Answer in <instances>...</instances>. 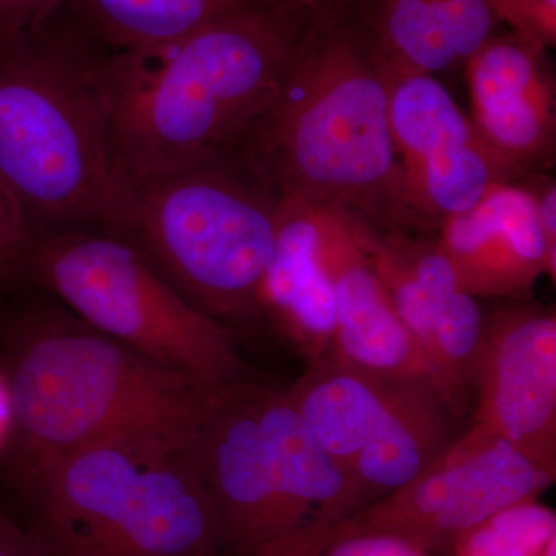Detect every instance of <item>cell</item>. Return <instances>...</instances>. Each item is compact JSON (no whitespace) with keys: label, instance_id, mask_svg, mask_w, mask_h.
I'll return each mask as SVG.
<instances>
[{"label":"cell","instance_id":"obj_11","mask_svg":"<svg viewBox=\"0 0 556 556\" xmlns=\"http://www.w3.org/2000/svg\"><path fill=\"white\" fill-rule=\"evenodd\" d=\"M477 422L556 478V317L507 308L484 320L475 367Z\"/></svg>","mask_w":556,"mask_h":556},{"label":"cell","instance_id":"obj_22","mask_svg":"<svg viewBox=\"0 0 556 556\" xmlns=\"http://www.w3.org/2000/svg\"><path fill=\"white\" fill-rule=\"evenodd\" d=\"M33 237L21 204L0 178V285L25 277Z\"/></svg>","mask_w":556,"mask_h":556},{"label":"cell","instance_id":"obj_24","mask_svg":"<svg viewBox=\"0 0 556 556\" xmlns=\"http://www.w3.org/2000/svg\"><path fill=\"white\" fill-rule=\"evenodd\" d=\"M61 5L62 0H0V42L36 30Z\"/></svg>","mask_w":556,"mask_h":556},{"label":"cell","instance_id":"obj_2","mask_svg":"<svg viewBox=\"0 0 556 556\" xmlns=\"http://www.w3.org/2000/svg\"><path fill=\"white\" fill-rule=\"evenodd\" d=\"M292 11L260 3L159 53L115 54L110 155L127 186L240 148L302 42Z\"/></svg>","mask_w":556,"mask_h":556},{"label":"cell","instance_id":"obj_14","mask_svg":"<svg viewBox=\"0 0 556 556\" xmlns=\"http://www.w3.org/2000/svg\"><path fill=\"white\" fill-rule=\"evenodd\" d=\"M254 405L266 464L298 538L291 556L316 555L364 503L288 391L255 387Z\"/></svg>","mask_w":556,"mask_h":556},{"label":"cell","instance_id":"obj_20","mask_svg":"<svg viewBox=\"0 0 556 556\" xmlns=\"http://www.w3.org/2000/svg\"><path fill=\"white\" fill-rule=\"evenodd\" d=\"M556 538V511L535 500L521 501L457 538L447 556H541Z\"/></svg>","mask_w":556,"mask_h":556},{"label":"cell","instance_id":"obj_8","mask_svg":"<svg viewBox=\"0 0 556 556\" xmlns=\"http://www.w3.org/2000/svg\"><path fill=\"white\" fill-rule=\"evenodd\" d=\"M287 391L364 508L413 481L455 439L453 415L426 378L375 375L329 353Z\"/></svg>","mask_w":556,"mask_h":556},{"label":"cell","instance_id":"obj_5","mask_svg":"<svg viewBox=\"0 0 556 556\" xmlns=\"http://www.w3.org/2000/svg\"><path fill=\"white\" fill-rule=\"evenodd\" d=\"M7 396L28 468L113 438L192 439L223 394L79 318H50L22 339Z\"/></svg>","mask_w":556,"mask_h":556},{"label":"cell","instance_id":"obj_25","mask_svg":"<svg viewBox=\"0 0 556 556\" xmlns=\"http://www.w3.org/2000/svg\"><path fill=\"white\" fill-rule=\"evenodd\" d=\"M504 13L529 38L551 42L555 38L556 0H500Z\"/></svg>","mask_w":556,"mask_h":556},{"label":"cell","instance_id":"obj_1","mask_svg":"<svg viewBox=\"0 0 556 556\" xmlns=\"http://www.w3.org/2000/svg\"><path fill=\"white\" fill-rule=\"evenodd\" d=\"M115 54L60 10L0 42V178L33 236L100 229L124 237L131 190L110 155Z\"/></svg>","mask_w":556,"mask_h":556},{"label":"cell","instance_id":"obj_18","mask_svg":"<svg viewBox=\"0 0 556 556\" xmlns=\"http://www.w3.org/2000/svg\"><path fill=\"white\" fill-rule=\"evenodd\" d=\"M485 20V0H387V64L399 72H444L466 60Z\"/></svg>","mask_w":556,"mask_h":556},{"label":"cell","instance_id":"obj_7","mask_svg":"<svg viewBox=\"0 0 556 556\" xmlns=\"http://www.w3.org/2000/svg\"><path fill=\"white\" fill-rule=\"evenodd\" d=\"M87 327L215 394L249 386L226 324L201 313L131 241L100 229L33 237L27 273Z\"/></svg>","mask_w":556,"mask_h":556},{"label":"cell","instance_id":"obj_15","mask_svg":"<svg viewBox=\"0 0 556 556\" xmlns=\"http://www.w3.org/2000/svg\"><path fill=\"white\" fill-rule=\"evenodd\" d=\"M439 249L471 295H525L541 274L555 277L556 248L548 243L538 200L496 182L477 206L447 217Z\"/></svg>","mask_w":556,"mask_h":556},{"label":"cell","instance_id":"obj_19","mask_svg":"<svg viewBox=\"0 0 556 556\" xmlns=\"http://www.w3.org/2000/svg\"><path fill=\"white\" fill-rule=\"evenodd\" d=\"M390 75L391 137L404 161V175L479 137L475 124L433 76L393 68Z\"/></svg>","mask_w":556,"mask_h":556},{"label":"cell","instance_id":"obj_29","mask_svg":"<svg viewBox=\"0 0 556 556\" xmlns=\"http://www.w3.org/2000/svg\"><path fill=\"white\" fill-rule=\"evenodd\" d=\"M265 3H269V5L281 7V9L294 10L298 7L294 5L292 0H263Z\"/></svg>","mask_w":556,"mask_h":556},{"label":"cell","instance_id":"obj_10","mask_svg":"<svg viewBox=\"0 0 556 556\" xmlns=\"http://www.w3.org/2000/svg\"><path fill=\"white\" fill-rule=\"evenodd\" d=\"M361 243L387 289L402 325L426 364L428 378L453 417L467 415L484 318L439 247L379 239L361 230Z\"/></svg>","mask_w":556,"mask_h":556},{"label":"cell","instance_id":"obj_21","mask_svg":"<svg viewBox=\"0 0 556 556\" xmlns=\"http://www.w3.org/2000/svg\"><path fill=\"white\" fill-rule=\"evenodd\" d=\"M468 79L473 112L551 86L536 51L514 40L486 42L468 61Z\"/></svg>","mask_w":556,"mask_h":556},{"label":"cell","instance_id":"obj_31","mask_svg":"<svg viewBox=\"0 0 556 556\" xmlns=\"http://www.w3.org/2000/svg\"><path fill=\"white\" fill-rule=\"evenodd\" d=\"M295 7L305 5V3H311L313 0H292Z\"/></svg>","mask_w":556,"mask_h":556},{"label":"cell","instance_id":"obj_6","mask_svg":"<svg viewBox=\"0 0 556 556\" xmlns=\"http://www.w3.org/2000/svg\"><path fill=\"white\" fill-rule=\"evenodd\" d=\"M129 188L124 239L190 305L223 324L262 311L281 201L247 161L230 153Z\"/></svg>","mask_w":556,"mask_h":556},{"label":"cell","instance_id":"obj_16","mask_svg":"<svg viewBox=\"0 0 556 556\" xmlns=\"http://www.w3.org/2000/svg\"><path fill=\"white\" fill-rule=\"evenodd\" d=\"M276 251L263 280L262 311L311 361L331 353L336 298L318 257L317 207L280 197Z\"/></svg>","mask_w":556,"mask_h":556},{"label":"cell","instance_id":"obj_30","mask_svg":"<svg viewBox=\"0 0 556 556\" xmlns=\"http://www.w3.org/2000/svg\"><path fill=\"white\" fill-rule=\"evenodd\" d=\"M541 556H556V538L554 541H551V544H548L546 551Z\"/></svg>","mask_w":556,"mask_h":556},{"label":"cell","instance_id":"obj_26","mask_svg":"<svg viewBox=\"0 0 556 556\" xmlns=\"http://www.w3.org/2000/svg\"><path fill=\"white\" fill-rule=\"evenodd\" d=\"M0 556H53L33 530L20 529L0 514Z\"/></svg>","mask_w":556,"mask_h":556},{"label":"cell","instance_id":"obj_4","mask_svg":"<svg viewBox=\"0 0 556 556\" xmlns=\"http://www.w3.org/2000/svg\"><path fill=\"white\" fill-rule=\"evenodd\" d=\"M192 439L113 438L28 467L33 532L53 556H218L222 521Z\"/></svg>","mask_w":556,"mask_h":556},{"label":"cell","instance_id":"obj_13","mask_svg":"<svg viewBox=\"0 0 556 556\" xmlns=\"http://www.w3.org/2000/svg\"><path fill=\"white\" fill-rule=\"evenodd\" d=\"M316 207L318 257L336 298L332 356L375 375L430 380L422 356L362 247L357 223L342 208Z\"/></svg>","mask_w":556,"mask_h":556},{"label":"cell","instance_id":"obj_12","mask_svg":"<svg viewBox=\"0 0 556 556\" xmlns=\"http://www.w3.org/2000/svg\"><path fill=\"white\" fill-rule=\"evenodd\" d=\"M254 386L223 394L189 450L236 556H291L295 532L260 437Z\"/></svg>","mask_w":556,"mask_h":556},{"label":"cell","instance_id":"obj_3","mask_svg":"<svg viewBox=\"0 0 556 556\" xmlns=\"http://www.w3.org/2000/svg\"><path fill=\"white\" fill-rule=\"evenodd\" d=\"M386 58L345 33L302 39L241 159L278 197L365 206L396 185Z\"/></svg>","mask_w":556,"mask_h":556},{"label":"cell","instance_id":"obj_27","mask_svg":"<svg viewBox=\"0 0 556 556\" xmlns=\"http://www.w3.org/2000/svg\"><path fill=\"white\" fill-rule=\"evenodd\" d=\"M538 215H540L541 228L546 233L548 243L556 248V193L555 186L548 188L543 199L536 197Z\"/></svg>","mask_w":556,"mask_h":556},{"label":"cell","instance_id":"obj_9","mask_svg":"<svg viewBox=\"0 0 556 556\" xmlns=\"http://www.w3.org/2000/svg\"><path fill=\"white\" fill-rule=\"evenodd\" d=\"M555 479L477 422L408 484L336 526L324 546L353 533H386L447 556L457 538L503 508L540 497Z\"/></svg>","mask_w":556,"mask_h":556},{"label":"cell","instance_id":"obj_23","mask_svg":"<svg viewBox=\"0 0 556 556\" xmlns=\"http://www.w3.org/2000/svg\"><path fill=\"white\" fill-rule=\"evenodd\" d=\"M313 556H433L386 533H353L334 538Z\"/></svg>","mask_w":556,"mask_h":556},{"label":"cell","instance_id":"obj_28","mask_svg":"<svg viewBox=\"0 0 556 556\" xmlns=\"http://www.w3.org/2000/svg\"><path fill=\"white\" fill-rule=\"evenodd\" d=\"M9 417H10L9 396H7V390H2V388H0V430H2L3 424H5V420H9Z\"/></svg>","mask_w":556,"mask_h":556},{"label":"cell","instance_id":"obj_17","mask_svg":"<svg viewBox=\"0 0 556 556\" xmlns=\"http://www.w3.org/2000/svg\"><path fill=\"white\" fill-rule=\"evenodd\" d=\"M263 0H62L83 35L113 54L159 53L204 25ZM269 5V3H265ZM274 7V5H273Z\"/></svg>","mask_w":556,"mask_h":556}]
</instances>
